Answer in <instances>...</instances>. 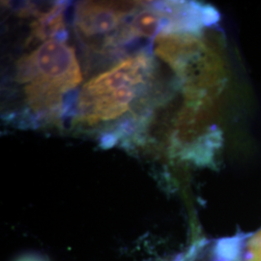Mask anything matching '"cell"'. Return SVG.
<instances>
[{
  "mask_svg": "<svg viewBox=\"0 0 261 261\" xmlns=\"http://www.w3.org/2000/svg\"><path fill=\"white\" fill-rule=\"evenodd\" d=\"M16 261H48L44 256L36 253H28L23 254Z\"/></svg>",
  "mask_w": 261,
  "mask_h": 261,
  "instance_id": "obj_6",
  "label": "cell"
},
{
  "mask_svg": "<svg viewBox=\"0 0 261 261\" xmlns=\"http://www.w3.org/2000/svg\"><path fill=\"white\" fill-rule=\"evenodd\" d=\"M140 5L139 2H82L75 10V28L84 37L110 34Z\"/></svg>",
  "mask_w": 261,
  "mask_h": 261,
  "instance_id": "obj_2",
  "label": "cell"
},
{
  "mask_svg": "<svg viewBox=\"0 0 261 261\" xmlns=\"http://www.w3.org/2000/svg\"><path fill=\"white\" fill-rule=\"evenodd\" d=\"M247 261H261V229L247 242Z\"/></svg>",
  "mask_w": 261,
  "mask_h": 261,
  "instance_id": "obj_5",
  "label": "cell"
},
{
  "mask_svg": "<svg viewBox=\"0 0 261 261\" xmlns=\"http://www.w3.org/2000/svg\"><path fill=\"white\" fill-rule=\"evenodd\" d=\"M175 261H184V259H183V258H182V256H181V257H179V258H178L177 260Z\"/></svg>",
  "mask_w": 261,
  "mask_h": 261,
  "instance_id": "obj_7",
  "label": "cell"
},
{
  "mask_svg": "<svg viewBox=\"0 0 261 261\" xmlns=\"http://www.w3.org/2000/svg\"><path fill=\"white\" fill-rule=\"evenodd\" d=\"M65 5L56 3L46 12L32 13L37 17L35 21L31 24L32 33L30 40L32 41H49L60 40L65 41L66 32L64 24V12Z\"/></svg>",
  "mask_w": 261,
  "mask_h": 261,
  "instance_id": "obj_4",
  "label": "cell"
},
{
  "mask_svg": "<svg viewBox=\"0 0 261 261\" xmlns=\"http://www.w3.org/2000/svg\"><path fill=\"white\" fill-rule=\"evenodd\" d=\"M18 80L28 84V103L36 112H53L63 95L81 84L82 71L75 50L60 40H49L20 59Z\"/></svg>",
  "mask_w": 261,
  "mask_h": 261,
  "instance_id": "obj_1",
  "label": "cell"
},
{
  "mask_svg": "<svg viewBox=\"0 0 261 261\" xmlns=\"http://www.w3.org/2000/svg\"><path fill=\"white\" fill-rule=\"evenodd\" d=\"M151 59L145 54L128 57L84 85L81 98H94L114 90L140 86L151 71Z\"/></svg>",
  "mask_w": 261,
  "mask_h": 261,
  "instance_id": "obj_3",
  "label": "cell"
}]
</instances>
